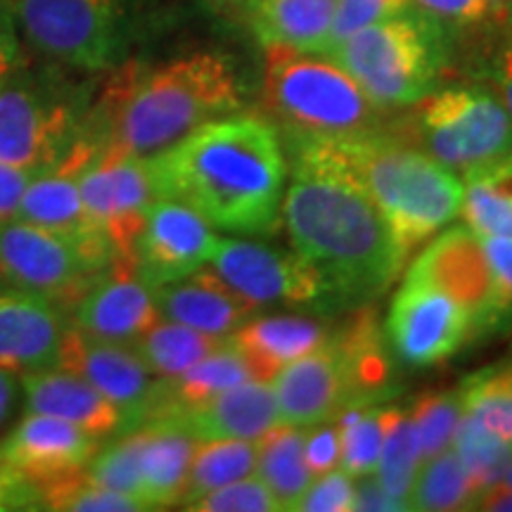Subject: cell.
<instances>
[{
	"mask_svg": "<svg viewBox=\"0 0 512 512\" xmlns=\"http://www.w3.org/2000/svg\"><path fill=\"white\" fill-rule=\"evenodd\" d=\"M150 162L162 197L190 204L211 226L240 235L278 226L287 162L278 128L261 114L209 121Z\"/></svg>",
	"mask_w": 512,
	"mask_h": 512,
	"instance_id": "6da1fadb",
	"label": "cell"
},
{
	"mask_svg": "<svg viewBox=\"0 0 512 512\" xmlns=\"http://www.w3.org/2000/svg\"><path fill=\"white\" fill-rule=\"evenodd\" d=\"M280 219L294 252L323 278L328 299L342 304L387 290L408 259L366 192L304 152L294 150Z\"/></svg>",
	"mask_w": 512,
	"mask_h": 512,
	"instance_id": "7a4b0ae2",
	"label": "cell"
},
{
	"mask_svg": "<svg viewBox=\"0 0 512 512\" xmlns=\"http://www.w3.org/2000/svg\"><path fill=\"white\" fill-rule=\"evenodd\" d=\"M242 100L230 57L192 53L155 69H121L100 100V124L88 131L102 145L155 157L195 128L238 112Z\"/></svg>",
	"mask_w": 512,
	"mask_h": 512,
	"instance_id": "3957f363",
	"label": "cell"
},
{
	"mask_svg": "<svg viewBox=\"0 0 512 512\" xmlns=\"http://www.w3.org/2000/svg\"><path fill=\"white\" fill-rule=\"evenodd\" d=\"M292 143L366 192L406 256L460 214V176L411 143L377 131Z\"/></svg>",
	"mask_w": 512,
	"mask_h": 512,
	"instance_id": "277c9868",
	"label": "cell"
},
{
	"mask_svg": "<svg viewBox=\"0 0 512 512\" xmlns=\"http://www.w3.org/2000/svg\"><path fill=\"white\" fill-rule=\"evenodd\" d=\"M264 98L292 140L347 138L375 131L377 107L323 53L266 48Z\"/></svg>",
	"mask_w": 512,
	"mask_h": 512,
	"instance_id": "5b68a950",
	"label": "cell"
},
{
	"mask_svg": "<svg viewBox=\"0 0 512 512\" xmlns=\"http://www.w3.org/2000/svg\"><path fill=\"white\" fill-rule=\"evenodd\" d=\"M375 107H408L432 93L441 69L437 22L425 15L382 19L325 50Z\"/></svg>",
	"mask_w": 512,
	"mask_h": 512,
	"instance_id": "8992f818",
	"label": "cell"
},
{
	"mask_svg": "<svg viewBox=\"0 0 512 512\" xmlns=\"http://www.w3.org/2000/svg\"><path fill=\"white\" fill-rule=\"evenodd\" d=\"M408 140L456 174H467L512 150V117L489 88H441L415 102Z\"/></svg>",
	"mask_w": 512,
	"mask_h": 512,
	"instance_id": "52a82bcc",
	"label": "cell"
},
{
	"mask_svg": "<svg viewBox=\"0 0 512 512\" xmlns=\"http://www.w3.org/2000/svg\"><path fill=\"white\" fill-rule=\"evenodd\" d=\"M102 147L105 145L88 128H81L72 147L50 169L38 171L31 178L15 216L19 221L60 235L95 271L110 266L112 247L83 204L79 176L98 157Z\"/></svg>",
	"mask_w": 512,
	"mask_h": 512,
	"instance_id": "ba28073f",
	"label": "cell"
},
{
	"mask_svg": "<svg viewBox=\"0 0 512 512\" xmlns=\"http://www.w3.org/2000/svg\"><path fill=\"white\" fill-rule=\"evenodd\" d=\"M83 204L112 247V259H136L147 214L162 197L150 157L105 145L79 176Z\"/></svg>",
	"mask_w": 512,
	"mask_h": 512,
	"instance_id": "9c48e42d",
	"label": "cell"
},
{
	"mask_svg": "<svg viewBox=\"0 0 512 512\" xmlns=\"http://www.w3.org/2000/svg\"><path fill=\"white\" fill-rule=\"evenodd\" d=\"M79 133L69 102L12 67L0 83V162L38 174L50 169Z\"/></svg>",
	"mask_w": 512,
	"mask_h": 512,
	"instance_id": "30bf717a",
	"label": "cell"
},
{
	"mask_svg": "<svg viewBox=\"0 0 512 512\" xmlns=\"http://www.w3.org/2000/svg\"><path fill=\"white\" fill-rule=\"evenodd\" d=\"M17 24L43 55L102 69L117 53L121 0H12Z\"/></svg>",
	"mask_w": 512,
	"mask_h": 512,
	"instance_id": "8fae6325",
	"label": "cell"
},
{
	"mask_svg": "<svg viewBox=\"0 0 512 512\" xmlns=\"http://www.w3.org/2000/svg\"><path fill=\"white\" fill-rule=\"evenodd\" d=\"M100 271L46 228L27 221H0V283L34 294L60 311H74Z\"/></svg>",
	"mask_w": 512,
	"mask_h": 512,
	"instance_id": "7c38bea8",
	"label": "cell"
},
{
	"mask_svg": "<svg viewBox=\"0 0 512 512\" xmlns=\"http://www.w3.org/2000/svg\"><path fill=\"white\" fill-rule=\"evenodd\" d=\"M209 266L259 311L273 304L304 306L328 299L323 278L294 249L261 240H219Z\"/></svg>",
	"mask_w": 512,
	"mask_h": 512,
	"instance_id": "4fadbf2b",
	"label": "cell"
},
{
	"mask_svg": "<svg viewBox=\"0 0 512 512\" xmlns=\"http://www.w3.org/2000/svg\"><path fill=\"white\" fill-rule=\"evenodd\" d=\"M278 401L280 425L313 427L318 422L335 420L349 406H370L366 392L347 351L335 332L271 380Z\"/></svg>",
	"mask_w": 512,
	"mask_h": 512,
	"instance_id": "5bb4252c",
	"label": "cell"
},
{
	"mask_svg": "<svg viewBox=\"0 0 512 512\" xmlns=\"http://www.w3.org/2000/svg\"><path fill=\"white\" fill-rule=\"evenodd\" d=\"M387 332L401 361L415 368L437 366L475 335L470 316L456 299L408 275L389 309Z\"/></svg>",
	"mask_w": 512,
	"mask_h": 512,
	"instance_id": "9a60e30c",
	"label": "cell"
},
{
	"mask_svg": "<svg viewBox=\"0 0 512 512\" xmlns=\"http://www.w3.org/2000/svg\"><path fill=\"white\" fill-rule=\"evenodd\" d=\"M406 275L425 280L456 299L470 316L475 335L501 328L494 275H491L482 238L472 228H448L422 249Z\"/></svg>",
	"mask_w": 512,
	"mask_h": 512,
	"instance_id": "2e32d148",
	"label": "cell"
},
{
	"mask_svg": "<svg viewBox=\"0 0 512 512\" xmlns=\"http://www.w3.org/2000/svg\"><path fill=\"white\" fill-rule=\"evenodd\" d=\"M57 368L91 382L124 413L128 427H138L147 420L162 382L147 370L143 358L131 347L105 342L76 325H67L64 330Z\"/></svg>",
	"mask_w": 512,
	"mask_h": 512,
	"instance_id": "e0dca14e",
	"label": "cell"
},
{
	"mask_svg": "<svg viewBox=\"0 0 512 512\" xmlns=\"http://www.w3.org/2000/svg\"><path fill=\"white\" fill-rule=\"evenodd\" d=\"M216 245L214 226L200 211L174 197H159L136 245L138 273L157 290L207 266Z\"/></svg>",
	"mask_w": 512,
	"mask_h": 512,
	"instance_id": "ac0fdd59",
	"label": "cell"
},
{
	"mask_svg": "<svg viewBox=\"0 0 512 512\" xmlns=\"http://www.w3.org/2000/svg\"><path fill=\"white\" fill-rule=\"evenodd\" d=\"M72 313L79 330L124 347H133L162 320L155 290L138 273L136 259H112Z\"/></svg>",
	"mask_w": 512,
	"mask_h": 512,
	"instance_id": "d6986e66",
	"label": "cell"
},
{
	"mask_svg": "<svg viewBox=\"0 0 512 512\" xmlns=\"http://www.w3.org/2000/svg\"><path fill=\"white\" fill-rule=\"evenodd\" d=\"M98 448V437L72 422L29 411L5 439L3 453L34 491L36 486L86 470Z\"/></svg>",
	"mask_w": 512,
	"mask_h": 512,
	"instance_id": "ffe728a7",
	"label": "cell"
},
{
	"mask_svg": "<svg viewBox=\"0 0 512 512\" xmlns=\"http://www.w3.org/2000/svg\"><path fill=\"white\" fill-rule=\"evenodd\" d=\"M62 313L46 299L0 283V368L19 375L57 368L67 330Z\"/></svg>",
	"mask_w": 512,
	"mask_h": 512,
	"instance_id": "44dd1931",
	"label": "cell"
},
{
	"mask_svg": "<svg viewBox=\"0 0 512 512\" xmlns=\"http://www.w3.org/2000/svg\"><path fill=\"white\" fill-rule=\"evenodd\" d=\"M155 297L162 318L219 337H228L259 311L223 283L211 266H202L181 280L157 287Z\"/></svg>",
	"mask_w": 512,
	"mask_h": 512,
	"instance_id": "7402d4cb",
	"label": "cell"
},
{
	"mask_svg": "<svg viewBox=\"0 0 512 512\" xmlns=\"http://www.w3.org/2000/svg\"><path fill=\"white\" fill-rule=\"evenodd\" d=\"M174 420L195 439H259L280 425L271 382L247 380L211 396Z\"/></svg>",
	"mask_w": 512,
	"mask_h": 512,
	"instance_id": "603a6c76",
	"label": "cell"
},
{
	"mask_svg": "<svg viewBox=\"0 0 512 512\" xmlns=\"http://www.w3.org/2000/svg\"><path fill=\"white\" fill-rule=\"evenodd\" d=\"M29 411L81 427L93 437H110L126 425L124 413L105 399L91 382L62 368H46L22 375Z\"/></svg>",
	"mask_w": 512,
	"mask_h": 512,
	"instance_id": "cb8c5ba5",
	"label": "cell"
},
{
	"mask_svg": "<svg viewBox=\"0 0 512 512\" xmlns=\"http://www.w3.org/2000/svg\"><path fill=\"white\" fill-rule=\"evenodd\" d=\"M330 330L304 316H252L228 339L247 363L252 380L271 382L292 361L318 349Z\"/></svg>",
	"mask_w": 512,
	"mask_h": 512,
	"instance_id": "d4e9b609",
	"label": "cell"
},
{
	"mask_svg": "<svg viewBox=\"0 0 512 512\" xmlns=\"http://www.w3.org/2000/svg\"><path fill=\"white\" fill-rule=\"evenodd\" d=\"M140 475H143V501L147 510H162L181 503L188 484L197 439L174 420H147Z\"/></svg>",
	"mask_w": 512,
	"mask_h": 512,
	"instance_id": "484cf974",
	"label": "cell"
},
{
	"mask_svg": "<svg viewBox=\"0 0 512 512\" xmlns=\"http://www.w3.org/2000/svg\"><path fill=\"white\" fill-rule=\"evenodd\" d=\"M337 0H256L254 34L264 48L325 53Z\"/></svg>",
	"mask_w": 512,
	"mask_h": 512,
	"instance_id": "4316f807",
	"label": "cell"
},
{
	"mask_svg": "<svg viewBox=\"0 0 512 512\" xmlns=\"http://www.w3.org/2000/svg\"><path fill=\"white\" fill-rule=\"evenodd\" d=\"M304 427L278 425L259 437L256 477L271 491L278 510L297 512L304 491L313 482V472L304 458Z\"/></svg>",
	"mask_w": 512,
	"mask_h": 512,
	"instance_id": "83f0119b",
	"label": "cell"
},
{
	"mask_svg": "<svg viewBox=\"0 0 512 512\" xmlns=\"http://www.w3.org/2000/svg\"><path fill=\"white\" fill-rule=\"evenodd\" d=\"M460 214L477 235L512 238V150L465 174Z\"/></svg>",
	"mask_w": 512,
	"mask_h": 512,
	"instance_id": "f1b7e54d",
	"label": "cell"
},
{
	"mask_svg": "<svg viewBox=\"0 0 512 512\" xmlns=\"http://www.w3.org/2000/svg\"><path fill=\"white\" fill-rule=\"evenodd\" d=\"M226 339L228 337L207 335V332L192 330L188 325L162 318L131 349L143 358L152 375L159 380H169V377L181 375L195 363H200L211 351L223 347Z\"/></svg>",
	"mask_w": 512,
	"mask_h": 512,
	"instance_id": "f546056e",
	"label": "cell"
},
{
	"mask_svg": "<svg viewBox=\"0 0 512 512\" xmlns=\"http://www.w3.org/2000/svg\"><path fill=\"white\" fill-rule=\"evenodd\" d=\"M256 458H259L256 439H197L181 508L211 489L254 475Z\"/></svg>",
	"mask_w": 512,
	"mask_h": 512,
	"instance_id": "4dcf8cb0",
	"label": "cell"
},
{
	"mask_svg": "<svg viewBox=\"0 0 512 512\" xmlns=\"http://www.w3.org/2000/svg\"><path fill=\"white\" fill-rule=\"evenodd\" d=\"M382 425L384 439L375 477L389 496L408 505L415 475L422 465L418 432H415L411 413L394 406L382 408Z\"/></svg>",
	"mask_w": 512,
	"mask_h": 512,
	"instance_id": "1f68e13d",
	"label": "cell"
},
{
	"mask_svg": "<svg viewBox=\"0 0 512 512\" xmlns=\"http://www.w3.org/2000/svg\"><path fill=\"white\" fill-rule=\"evenodd\" d=\"M477 489L467 477L453 448L439 453L420 465L415 475L408 508L422 512H453V510H475Z\"/></svg>",
	"mask_w": 512,
	"mask_h": 512,
	"instance_id": "d6a6232c",
	"label": "cell"
},
{
	"mask_svg": "<svg viewBox=\"0 0 512 512\" xmlns=\"http://www.w3.org/2000/svg\"><path fill=\"white\" fill-rule=\"evenodd\" d=\"M453 453L463 463L467 477L477 494L482 496L489 486L503 482L505 470L512 460V446L486 427L470 413H463L456 434H453Z\"/></svg>",
	"mask_w": 512,
	"mask_h": 512,
	"instance_id": "836d02e7",
	"label": "cell"
},
{
	"mask_svg": "<svg viewBox=\"0 0 512 512\" xmlns=\"http://www.w3.org/2000/svg\"><path fill=\"white\" fill-rule=\"evenodd\" d=\"M465 413L512 446V361L467 377L460 387Z\"/></svg>",
	"mask_w": 512,
	"mask_h": 512,
	"instance_id": "e575fe53",
	"label": "cell"
},
{
	"mask_svg": "<svg viewBox=\"0 0 512 512\" xmlns=\"http://www.w3.org/2000/svg\"><path fill=\"white\" fill-rule=\"evenodd\" d=\"M34 508L60 512H140L147 510L138 498L93 482L86 470L55 479L34 489Z\"/></svg>",
	"mask_w": 512,
	"mask_h": 512,
	"instance_id": "d590c367",
	"label": "cell"
},
{
	"mask_svg": "<svg viewBox=\"0 0 512 512\" xmlns=\"http://www.w3.org/2000/svg\"><path fill=\"white\" fill-rule=\"evenodd\" d=\"M335 420L342 444L339 467L354 479L375 475L384 439L382 408L349 406Z\"/></svg>",
	"mask_w": 512,
	"mask_h": 512,
	"instance_id": "8d00e7d4",
	"label": "cell"
},
{
	"mask_svg": "<svg viewBox=\"0 0 512 512\" xmlns=\"http://www.w3.org/2000/svg\"><path fill=\"white\" fill-rule=\"evenodd\" d=\"M145 430L138 425V430H131L124 439L114 441L112 446L98 448L91 463L86 465V475L107 489L119 491L131 498L143 501V475H140V456H143ZM147 508V505H145Z\"/></svg>",
	"mask_w": 512,
	"mask_h": 512,
	"instance_id": "74e56055",
	"label": "cell"
},
{
	"mask_svg": "<svg viewBox=\"0 0 512 512\" xmlns=\"http://www.w3.org/2000/svg\"><path fill=\"white\" fill-rule=\"evenodd\" d=\"M463 396L458 392H432L422 394L415 401L411 418L418 432L422 463L439 453H444L453 444V434L460 418H463Z\"/></svg>",
	"mask_w": 512,
	"mask_h": 512,
	"instance_id": "f35d334b",
	"label": "cell"
},
{
	"mask_svg": "<svg viewBox=\"0 0 512 512\" xmlns=\"http://www.w3.org/2000/svg\"><path fill=\"white\" fill-rule=\"evenodd\" d=\"M192 512H280L271 491L259 477H245L238 482L223 484L185 505Z\"/></svg>",
	"mask_w": 512,
	"mask_h": 512,
	"instance_id": "ab89813d",
	"label": "cell"
},
{
	"mask_svg": "<svg viewBox=\"0 0 512 512\" xmlns=\"http://www.w3.org/2000/svg\"><path fill=\"white\" fill-rule=\"evenodd\" d=\"M411 5L413 0H337L335 24H332L328 48L356 34V31L370 27V24L403 15V12L411 10Z\"/></svg>",
	"mask_w": 512,
	"mask_h": 512,
	"instance_id": "60d3db41",
	"label": "cell"
},
{
	"mask_svg": "<svg viewBox=\"0 0 512 512\" xmlns=\"http://www.w3.org/2000/svg\"><path fill=\"white\" fill-rule=\"evenodd\" d=\"M354 477L344 470H330L313 477L297 510L302 512H351L354 510Z\"/></svg>",
	"mask_w": 512,
	"mask_h": 512,
	"instance_id": "b9f144b4",
	"label": "cell"
},
{
	"mask_svg": "<svg viewBox=\"0 0 512 512\" xmlns=\"http://www.w3.org/2000/svg\"><path fill=\"white\" fill-rule=\"evenodd\" d=\"M413 5L434 22L456 24V27L484 24L496 19L503 10L496 0H413Z\"/></svg>",
	"mask_w": 512,
	"mask_h": 512,
	"instance_id": "7bdbcfd3",
	"label": "cell"
},
{
	"mask_svg": "<svg viewBox=\"0 0 512 512\" xmlns=\"http://www.w3.org/2000/svg\"><path fill=\"white\" fill-rule=\"evenodd\" d=\"M479 238L494 275L498 316L503 325L512 318V238H494V235H479Z\"/></svg>",
	"mask_w": 512,
	"mask_h": 512,
	"instance_id": "ee69618b",
	"label": "cell"
},
{
	"mask_svg": "<svg viewBox=\"0 0 512 512\" xmlns=\"http://www.w3.org/2000/svg\"><path fill=\"white\" fill-rule=\"evenodd\" d=\"M339 430L337 422H318V425L306 427L304 432V458L313 477L323 475V472L335 470L339 465Z\"/></svg>",
	"mask_w": 512,
	"mask_h": 512,
	"instance_id": "f6af8a7d",
	"label": "cell"
},
{
	"mask_svg": "<svg viewBox=\"0 0 512 512\" xmlns=\"http://www.w3.org/2000/svg\"><path fill=\"white\" fill-rule=\"evenodd\" d=\"M34 176L27 169L0 162V221L15 219L24 190Z\"/></svg>",
	"mask_w": 512,
	"mask_h": 512,
	"instance_id": "bcb514c9",
	"label": "cell"
},
{
	"mask_svg": "<svg viewBox=\"0 0 512 512\" xmlns=\"http://www.w3.org/2000/svg\"><path fill=\"white\" fill-rule=\"evenodd\" d=\"M15 508H34V491L8 463L3 444H0V510Z\"/></svg>",
	"mask_w": 512,
	"mask_h": 512,
	"instance_id": "7dc6e473",
	"label": "cell"
},
{
	"mask_svg": "<svg viewBox=\"0 0 512 512\" xmlns=\"http://www.w3.org/2000/svg\"><path fill=\"white\" fill-rule=\"evenodd\" d=\"M361 482L356 484L354 491V510H368V512H401L408 510L406 503L396 501L394 496H389L382 489V484L377 482L375 475L358 477Z\"/></svg>",
	"mask_w": 512,
	"mask_h": 512,
	"instance_id": "c3c4849f",
	"label": "cell"
},
{
	"mask_svg": "<svg viewBox=\"0 0 512 512\" xmlns=\"http://www.w3.org/2000/svg\"><path fill=\"white\" fill-rule=\"evenodd\" d=\"M17 389L19 380L15 370L0 368V427L8 425L17 406Z\"/></svg>",
	"mask_w": 512,
	"mask_h": 512,
	"instance_id": "681fc988",
	"label": "cell"
},
{
	"mask_svg": "<svg viewBox=\"0 0 512 512\" xmlns=\"http://www.w3.org/2000/svg\"><path fill=\"white\" fill-rule=\"evenodd\" d=\"M17 57V41L15 34H12L10 19L8 15L0 12V83L5 81V76L12 72Z\"/></svg>",
	"mask_w": 512,
	"mask_h": 512,
	"instance_id": "f907efd6",
	"label": "cell"
},
{
	"mask_svg": "<svg viewBox=\"0 0 512 512\" xmlns=\"http://www.w3.org/2000/svg\"><path fill=\"white\" fill-rule=\"evenodd\" d=\"M475 510H489V512H512V486L498 482L484 491L477 498Z\"/></svg>",
	"mask_w": 512,
	"mask_h": 512,
	"instance_id": "816d5d0a",
	"label": "cell"
},
{
	"mask_svg": "<svg viewBox=\"0 0 512 512\" xmlns=\"http://www.w3.org/2000/svg\"><path fill=\"white\" fill-rule=\"evenodd\" d=\"M496 83H498V98L505 105V110L512 117V46H508L498 57L496 64Z\"/></svg>",
	"mask_w": 512,
	"mask_h": 512,
	"instance_id": "f5cc1de1",
	"label": "cell"
},
{
	"mask_svg": "<svg viewBox=\"0 0 512 512\" xmlns=\"http://www.w3.org/2000/svg\"><path fill=\"white\" fill-rule=\"evenodd\" d=\"M503 484H508V486H512V460H510V465H508V470H505V477H503Z\"/></svg>",
	"mask_w": 512,
	"mask_h": 512,
	"instance_id": "db71d44e",
	"label": "cell"
},
{
	"mask_svg": "<svg viewBox=\"0 0 512 512\" xmlns=\"http://www.w3.org/2000/svg\"><path fill=\"white\" fill-rule=\"evenodd\" d=\"M496 3H501L503 8H505V5H512V0H496Z\"/></svg>",
	"mask_w": 512,
	"mask_h": 512,
	"instance_id": "11a10c76",
	"label": "cell"
}]
</instances>
